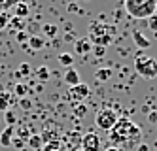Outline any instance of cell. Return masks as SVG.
Returning <instances> with one entry per match:
<instances>
[{
	"instance_id": "1",
	"label": "cell",
	"mask_w": 157,
	"mask_h": 151,
	"mask_svg": "<svg viewBox=\"0 0 157 151\" xmlns=\"http://www.w3.org/2000/svg\"><path fill=\"white\" fill-rule=\"evenodd\" d=\"M110 144L112 147L134 149L142 140V130L129 119H117V123L110 129Z\"/></svg>"
},
{
	"instance_id": "2",
	"label": "cell",
	"mask_w": 157,
	"mask_h": 151,
	"mask_svg": "<svg viewBox=\"0 0 157 151\" xmlns=\"http://www.w3.org/2000/svg\"><path fill=\"white\" fill-rule=\"evenodd\" d=\"M123 6L134 19H150L157 13V0H123Z\"/></svg>"
},
{
	"instance_id": "3",
	"label": "cell",
	"mask_w": 157,
	"mask_h": 151,
	"mask_svg": "<svg viewBox=\"0 0 157 151\" xmlns=\"http://www.w3.org/2000/svg\"><path fill=\"white\" fill-rule=\"evenodd\" d=\"M114 27L110 25H102V23H93L91 25V32H89V42H91L93 45H102V47H106V45L110 43L112 36H114Z\"/></svg>"
},
{
	"instance_id": "4",
	"label": "cell",
	"mask_w": 157,
	"mask_h": 151,
	"mask_svg": "<svg viewBox=\"0 0 157 151\" xmlns=\"http://www.w3.org/2000/svg\"><path fill=\"white\" fill-rule=\"evenodd\" d=\"M134 70L144 79H153L157 77V61L148 55H138L134 59Z\"/></svg>"
},
{
	"instance_id": "5",
	"label": "cell",
	"mask_w": 157,
	"mask_h": 151,
	"mask_svg": "<svg viewBox=\"0 0 157 151\" xmlns=\"http://www.w3.org/2000/svg\"><path fill=\"white\" fill-rule=\"evenodd\" d=\"M117 113L112 110V108H102V110H98L97 115H95V125L98 126V129H102V130H110L112 126H114L117 123Z\"/></svg>"
},
{
	"instance_id": "6",
	"label": "cell",
	"mask_w": 157,
	"mask_h": 151,
	"mask_svg": "<svg viewBox=\"0 0 157 151\" xmlns=\"http://www.w3.org/2000/svg\"><path fill=\"white\" fill-rule=\"evenodd\" d=\"M68 96H70V100L76 102V104H78V102H83V100L89 96V85L80 83V85H76V87H70Z\"/></svg>"
},
{
	"instance_id": "7",
	"label": "cell",
	"mask_w": 157,
	"mask_h": 151,
	"mask_svg": "<svg viewBox=\"0 0 157 151\" xmlns=\"http://www.w3.org/2000/svg\"><path fill=\"white\" fill-rule=\"evenodd\" d=\"M82 145H83L85 151H98V147H100V138L95 132H87L83 136V140H82Z\"/></svg>"
},
{
	"instance_id": "8",
	"label": "cell",
	"mask_w": 157,
	"mask_h": 151,
	"mask_svg": "<svg viewBox=\"0 0 157 151\" xmlns=\"http://www.w3.org/2000/svg\"><path fill=\"white\" fill-rule=\"evenodd\" d=\"M64 81H66L70 87H76V85L82 83V81H80V74H78L74 68H68V70L64 72Z\"/></svg>"
},
{
	"instance_id": "9",
	"label": "cell",
	"mask_w": 157,
	"mask_h": 151,
	"mask_svg": "<svg viewBox=\"0 0 157 151\" xmlns=\"http://www.w3.org/2000/svg\"><path fill=\"white\" fill-rule=\"evenodd\" d=\"M74 49H76V53L85 55V53H89V51L93 49V43L89 42V40H78V42L74 43Z\"/></svg>"
},
{
	"instance_id": "10",
	"label": "cell",
	"mask_w": 157,
	"mask_h": 151,
	"mask_svg": "<svg viewBox=\"0 0 157 151\" xmlns=\"http://www.w3.org/2000/svg\"><path fill=\"white\" fill-rule=\"evenodd\" d=\"M132 40L136 42V45H138L140 49H148L150 47V40L144 38L142 34H140V30H132Z\"/></svg>"
},
{
	"instance_id": "11",
	"label": "cell",
	"mask_w": 157,
	"mask_h": 151,
	"mask_svg": "<svg viewBox=\"0 0 157 151\" xmlns=\"http://www.w3.org/2000/svg\"><path fill=\"white\" fill-rule=\"evenodd\" d=\"M12 136H13V129H12V126H8V129L0 134V145L8 147L10 144H12Z\"/></svg>"
},
{
	"instance_id": "12",
	"label": "cell",
	"mask_w": 157,
	"mask_h": 151,
	"mask_svg": "<svg viewBox=\"0 0 157 151\" xmlns=\"http://www.w3.org/2000/svg\"><path fill=\"white\" fill-rule=\"evenodd\" d=\"M30 13V8H29V4H25V2H19L17 6H15V17L17 19H23V17H27Z\"/></svg>"
},
{
	"instance_id": "13",
	"label": "cell",
	"mask_w": 157,
	"mask_h": 151,
	"mask_svg": "<svg viewBox=\"0 0 157 151\" xmlns=\"http://www.w3.org/2000/svg\"><path fill=\"white\" fill-rule=\"evenodd\" d=\"M112 76V68H98V70L95 72V77L98 81H108Z\"/></svg>"
},
{
	"instance_id": "14",
	"label": "cell",
	"mask_w": 157,
	"mask_h": 151,
	"mask_svg": "<svg viewBox=\"0 0 157 151\" xmlns=\"http://www.w3.org/2000/svg\"><path fill=\"white\" fill-rule=\"evenodd\" d=\"M10 100H12V96H10L6 91H0V111H8Z\"/></svg>"
},
{
	"instance_id": "15",
	"label": "cell",
	"mask_w": 157,
	"mask_h": 151,
	"mask_svg": "<svg viewBox=\"0 0 157 151\" xmlns=\"http://www.w3.org/2000/svg\"><path fill=\"white\" fill-rule=\"evenodd\" d=\"M29 45L36 51V49H42L44 45H46V42H44V38H40V36H30L29 38Z\"/></svg>"
},
{
	"instance_id": "16",
	"label": "cell",
	"mask_w": 157,
	"mask_h": 151,
	"mask_svg": "<svg viewBox=\"0 0 157 151\" xmlns=\"http://www.w3.org/2000/svg\"><path fill=\"white\" fill-rule=\"evenodd\" d=\"M36 76H38V79H40V81L49 79V70H48V66H40L38 70H36Z\"/></svg>"
},
{
	"instance_id": "17",
	"label": "cell",
	"mask_w": 157,
	"mask_h": 151,
	"mask_svg": "<svg viewBox=\"0 0 157 151\" xmlns=\"http://www.w3.org/2000/svg\"><path fill=\"white\" fill-rule=\"evenodd\" d=\"M19 2H23V0H0V6H2L4 11H6V9H10V8H15Z\"/></svg>"
},
{
	"instance_id": "18",
	"label": "cell",
	"mask_w": 157,
	"mask_h": 151,
	"mask_svg": "<svg viewBox=\"0 0 157 151\" xmlns=\"http://www.w3.org/2000/svg\"><path fill=\"white\" fill-rule=\"evenodd\" d=\"M59 62L61 64H64V66H70L74 61H72V55H68V53H61L59 55Z\"/></svg>"
},
{
	"instance_id": "19",
	"label": "cell",
	"mask_w": 157,
	"mask_h": 151,
	"mask_svg": "<svg viewBox=\"0 0 157 151\" xmlns=\"http://www.w3.org/2000/svg\"><path fill=\"white\" fill-rule=\"evenodd\" d=\"M27 92H29L27 85H23V83H17L15 85V95L17 96H27Z\"/></svg>"
},
{
	"instance_id": "20",
	"label": "cell",
	"mask_w": 157,
	"mask_h": 151,
	"mask_svg": "<svg viewBox=\"0 0 157 151\" xmlns=\"http://www.w3.org/2000/svg\"><path fill=\"white\" fill-rule=\"evenodd\" d=\"M8 23H10V15L6 13V11H0V30L6 28V27H8Z\"/></svg>"
},
{
	"instance_id": "21",
	"label": "cell",
	"mask_w": 157,
	"mask_h": 151,
	"mask_svg": "<svg viewBox=\"0 0 157 151\" xmlns=\"http://www.w3.org/2000/svg\"><path fill=\"white\" fill-rule=\"evenodd\" d=\"M29 144H30V147H40L42 145V138L40 136H30L29 138Z\"/></svg>"
},
{
	"instance_id": "22",
	"label": "cell",
	"mask_w": 157,
	"mask_h": 151,
	"mask_svg": "<svg viewBox=\"0 0 157 151\" xmlns=\"http://www.w3.org/2000/svg\"><path fill=\"white\" fill-rule=\"evenodd\" d=\"M29 74H30V66L29 64H21L15 76H29Z\"/></svg>"
},
{
	"instance_id": "23",
	"label": "cell",
	"mask_w": 157,
	"mask_h": 151,
	"mask_svg": "<svg viewBox=\"0 0 157 151\" xmlns=\"http://www.w3.org/2000/svg\"><path fill=\"white\" fill-rule=\"evenodd\" d=\"M148 27H150L151 30H155V32H157V13H155V15H151V17L148 19Z\"/></svg>"
},
{
	"instance_id": "24",
	"label": "cell",
	"mask_w": 157,
	"mask_h": 151,
	"mask_svg": "<svg viewBox=\"0 0 157 151\" xmlns=\"http://www.w3.org/2000/svg\"><path fill=\"white\" fill-rule=\"evenodd\" d=\"M6 121H8V125H10V126H12V125L15 123V113L8 110V111H6Z\"/></svg>"
},
{
	"instance_id": "25",
	"label": "cell",
	"mask_w": 157,
	"mask_h": 151,
	"mask_svg": "<svg viewBox=\"0 0 157 151\" xmlns=\"http://www.w3.org/2000/svg\"><path fill=\"white\" fill-rule=\"evenodd\" d=\"M8 25L12 27V28H15V30H19V28H21V19H17V17H15V19H10Z\"/></svg>"
},
{
	"instance_id": "26",
	"label": "cell",
	"mask_w": 157,
	"mask_h": 151,
	"mask_svg": "<svg viewBox=\"0 0 157 151\" xmlns=\"http://www.w3.org/2000/svg\"><path fill=\"white\" fill-rule=\"evenodd\" d=\"M93 51H95L98 57H102V55H104V51H106V47H102V45H93Z\"/></svg>"
},
{
	"instance_id": "27",
	"label": "cell",
	"mask_w": 157,
	"mask_h": 151,
	"mask_svg": "<svg viewBox=\"0 0 157 151\" xmlns=\"http://www.w3.org/2000/svg\"><path fill=\"white\" fill-rule=\"evenodd\" d=\"M55 32H57V28H55L53 25H46V34L48 36H55Z\"/></svg>"
},
{
	"instance_id": "28",
	"label": "cell",
	"mask_w": 157,
	"mask_h": 151,
	"mask_svg": "<svg viewBox=\"0 0 157 151\" xmlns=\"http://www.w3.org/2000/svg\"><path fill=\"white\" fill-rule=\"evenodd\" d=\"M17 40L19 42H25V40H29V36H27L25 32H17Z\"/></svg>"
},
{
	"instance_id": "29",
	"label": "cell",
	"mask_w": 157,
	"mask_h": 151,
	"mask_svg": "<svg viewBox=\"0 0 157 151\" xmlns=\"http://www.w3.org/2000/svg\"><path fill=\"white\" fill-rule=\"evenodd\" d=\"M23 108H25V110L30 108V102H29V100H23Z\"/></svg>"
},
{
	"instance_id": "30",
	"label": "cell",
	"mask_w": 157,
	"mask_h": 151,
	"mask_svg": "<svg viewBox=\"0 0 157 151\" xmlns=\"http://www.w3.org/2000/svg\"><path fill=\"white\" fill-rule=\"evenodd\" d=\"M104 151H119V149H117V147H112V145H110V147H108V149H104Z\"/></svg>"
},
{
	"instance_id": "31",
	"label": "cell",
	"mask_w": 157,
	"mask_h": 151,
	"mask_svg": "<svg viewBox=\"0 0 157 151\" xmlns=\"http://www.w3.org/2000/svg\"><path fill=\"white\" fill-rule=\"evenodd\" d=\"M150 119H151V121H155V119H157V113H151V115H150Z\"/></svg>"
}]
</instances>
